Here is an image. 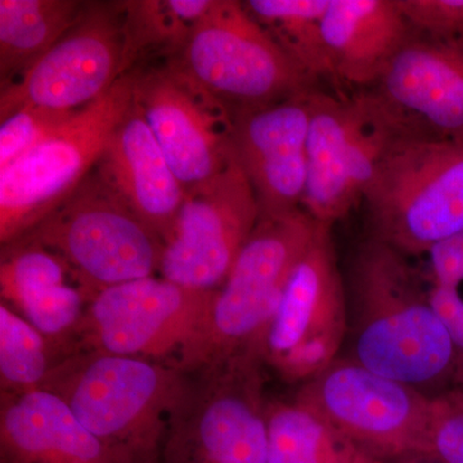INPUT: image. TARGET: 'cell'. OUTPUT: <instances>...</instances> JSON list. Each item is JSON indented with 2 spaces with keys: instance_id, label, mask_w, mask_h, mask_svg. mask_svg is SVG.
Wrapping results in <instances>:
<instances>
[{
  "instance_id": "4fadbf2b",
  "label": "cell",
  "mask_w": 463,
  "mask_h": 463,
  "mask_svg": "<svg viewBox=\"0 0 463 463\" xmlns=\"http://www.w3.org/2000/svg\"><path fill=\"white\" fill-rule=\"evenodd\" d=\"M260 218L257 194L236 157L209 181L185 190L158 273L178 285L216 291L230 276Z\"/></svg>"
},
{
  "instance_id": "e0dca14e",
  "label": "cell",
  "mask_w": 463,
  "mask_h": 463,
  "mask_svg": "<svg viewBox=\"0 0 463 463\" xmlns=\"http://www.w3.org/2000/svg\"><path fill=\"white\" fill-rule=\"evenodd\" d=\"M316 90L234 115V157L257 194L260 214L303 209L307 133Z\"/></svg>"
},
{
  "instance_id": "9a60e30c",
  "label": "cell",
  "mask_w": 463,
  "mask_h": 463,
  "mask_svg": "<svg viewBox=\"0 0 463 463\" xmlns=\"http://www.w3.org/2000/svg\"><path fill=\"white\" fill-rule=\"evenodd\" d=\"M128 72L118 5H88L54 47L2 85L0 118L26 106L78 111L108 93Z\"/></svg>"
},
{
  "instance_id": "ba28073f",
  "label": "cell",
  "mask_w": 463,
  "mask_h": 463,
  "mask_svg": "<svg viewBox=\"0 0 463 463\" xmlns=\"http://www.w3.org/2000/svg\"><path fill=\"white\" fill-rule=\"evenodd\" d=\"M175 60L233 118L321 90L236 0H214Z\"/></svg>"
},
{
  "instance_id": "8fae6325",
  "label": "cell",
  "mask_w": 463,
  "mask_h": 463,
  "mask_svg": "<svg viewBox=\"0 0 463 463\" xmlns=\"http://www.w3.org/2000/svg\"><path fill=\"white\" fill-rule=\"evenodd\" d=\"M345 279L332 225L319 223L295 265L261 345L265 367L286 383L315 379L340 356L347 336Z\"/></svg>"
},
{
  "instance_id": "ffe728a7",
  "label": "cell",
  "mask_w": 463,
  "mask_h": 463,
  "mask_svg": "<svg viewBox=\"0 0 463 463\" xmlns=\"http://www.w3.org/2000/svg\"><path fill=\"white\" fill-rule=\"evenodd\" d=\"M411 32L397 0H330L322 33L335 93L373 88Z\"/></svg>"
},
{
  "instance_id": "277c9868",
  "label": "cell",
  "mask_w": 463,
  "mask_h": 463,
  "mask_svg": "<svg viewBox=\"0 0 463 463\" xmlns=\"http://www.w3.org/2000/svg\"><path fill=\"white\" fill-rule=\"evenodd\" d=\"M215 292L154 276L103 289L88 303L67 354L97 350L194 373L205 359Z\"/></svg>"
},
{
  "instance_id": "7c38bea8",
  "label": "cell",
  "mask_w": 463,
  "mask_h": 463,
  "mask_svg": "<svg viewBox=\"0 0 463 463\" xmlns=\"http://www.w3.org/2000/svg\"><path fill=\"white\" fill-rule=\"evenodd\" d=\"M295 398L376 461L425 455L432 398L347 356L300 385Z\"/></svg>"
},
{
  "instance_id": "d6986e66",
  "label": "cell",
  "mask_w": 463,
  "mask_h": 463,
  "mask_svg": "<svg viewBox=\"0 0 463 463\" xmlns=\"http://www.w3.org/2000/svg\"><path fill=\"white\" fill-rule=\"evenodd\" d=\"M0 463H128L47 390L0 394Z\"/></svg>"
},
{
  "instance_id": "7402d4cb",
  "label": "cell",
  "mask_w": 463,
  "mask_h": 463,
  "mask_svg": "<svg viewBox=\"0 0 463 463\" xmlns=\"http://www.w3.org/2000/svg\"><path fill=\"white\" fill-rule=\"evenodd\" d=\"M268 463H374L298 398L268 402Z\"/></svg>"
},
{
  "instance_id": "f1b7e54d",
  "label": "cell",
  "mask_w": 463,
  "mask_h": 463,
  "mask_svg": "<svg viewBox=\"0 0 463 463\" xmlns=\"http://www.w3.org/2000/svg\"><path fill=\"white\" fill-rule=\"evenodd\" d=\"M423 456L438 463H463V388L432 398Z\"/></svg>"
},
{
  "instance_id": "7a4b0ae2",
  "label": "cell",
  "mask_w": 463,
  "mask_h": 463,
  "mask_svg": "<svg viewBox=\"0 0 463 463\" xmlns=\"http://www.w3.org/2000/svg\"><path fill=\"white\" fill-rule=\"evenodd\" d=\"M185 373L169 365L79 350L52 368L43 390L128 463H161Z\"/></svg>"
},
{
  "instance_id": "ac0fdd59",
  "label": "cell",
  "mask_w": 463,
  "mask_h": 463,
  "mask_svg": "<svg viewBox=\"0 0 463 463\" xmlns=\"http://www.w3.org/2000/svg\"><path fill=\"white\" fill-rule=\"evenodd\" d=\"M96 172L165 243L184 203L185 188L136 100L109 137Z\"/></svg>"
},
{
  "instance_id": "52a82bcc",
  "label": "cell",
  "mask_w": 463,
  "mask_h": 463,
  "mask_svg": "<svg viewBox=\"0 0 463 463\" xmlns=\"http://www.w3.org/2000/svg\"><path fill=\"white\" fill-rule=\"evenodd\" d=\"M134 84L136 70L0 172L2 246L29 233L96 169L109 137L132 108Z\"/></svg>"
},
{
  "instance_id": "d4e9b609",
  "label": "cell",
  "mask_w": 463,
  "mask_h": 463,
  "mask_svg": "<svg viewBox=\"0 0 463 463\" xmlns=\"http://www.w3.org/2000/svg\"><path fill=\"white\" fill-rule=\"evenodd\" d=\"M57 358L47 339L7 304H0V394L41 390Z\"/></svg>"
},
{
  "instance_id": "603a6c76",
  "label": "cell",
  "mask_w": 463,
  "mask_h": 463,
  "mask_svg": "<svg viewBox=\"0 0 463 463\" xmlns=\"http://www.w3.org/2000/svg\"><path fill=\"white\" fill-rule=\"evenodd\" d=\"M243 7L301 70L316 81L335 84L322 21L330 0H248Z\"/></svg>"
},
{
  "instance_id": "4dcf8cb0",
  "label": "cell",
  "mask_w": 463,
  "mask_h": 463,
  "mask_svg": "<svg viewBox=\"0 0 463 463\" xmlns=\"http://www.w3.org/2000/svg\"><path fill=\"white\" fill-rule=\"evenodd\" d=\"M395 463H438L430 457L426 456H411L405 457V458L398 459Z\"/></svg>"
},
{
  "instance_id": "1f68e13d",
  "label": "cell",
  "mask_w": 463,
  "mask_h": 463,
  "mask_svg": "<svg viewBox=\"0 0 463 463\" xmlns=\"http://www.w3.org/2000/svg\"><path fill=\"white\" fill-rule=\"evenodd\" d=\"M374 463H380V462H374Z\"/></svg>"
},
{
  "instance_id": "6da1fadb",
  "label": "cell",
  "mask_w": 463,
  "mask_h": 463,
  "mask_svg": "<svg viewBox=\"0 0 463 463\" xmlns=\"http://www.w3.org/2000/svg\"><path fill=\"white\" fill-rule=\"evenodd\" d=\"M345 285L347 358L430 398L456 388L455 344L410 257L365 237Z\"/></svg>"
},
{
  "instance_id": "8992f818",
  "label": "cell",
  "mask_w": 463,
  "mask_h": 463,
  "mask_svg": "<svg viewBox=\"0 0 463 463\" xmlns=\"http://www.w3.org/2000/svg\"><path fill=\"white\" fill-rule=\"evenodd\" d=\"M18 240L62 259L90 301L112 286L154 276L164 250L160 237L96 169L62 205Z\"/></svg>"
},
{
  "instance_id": "30bf717a",
  "label": "cell",
  "mask_w": 463,
  "mask_h": 463,
  "mask_svg": "<svg viewBox=\"0 0 463 463\" xmlns=\"http://www.w3.org/2000/svg\"><path fill=\"white\" fill-rule=\"evenodd\" d=\"M317 227L318 222L303 209L260 214L230 276L216 289L203 367L243 353L261 354L289 276Z\"/></svg>"
},
{
  "instance_id": "9c48e42d",
  "label": "cell",
  "mask_w": 463,
  "mask_h": 463,
  "mask_svg": "<svg viewBox=\"0 0 463 463\" xmlns=\"http://www.w3.org/2000/svg\"><path fill=\"white\" fill-rule=\"evenodd\" d=\"M403 129L370 90L313 93L303 210L334 225L364 201L386 149Z\"/></svg>"
},
{
  "instance_id": "484cf974",
  "label": "cell",
  "mask_w": 463,
  "mask_h": 463,
  "mask_svg": "<svg viewBox=\"0 0 463 463\" xmlns=\"http://www.w3.org/2000/svg\"><path fill=\"white\" fill-rule=\"evenodd\" d=\"M425 255L429 297L455 344L456 388H463V232L441 241Z\"/></svg>"
},
{
  "instance_id": "3957f363",
  "label": "cell",
  "mask_w": 463,
  "mask_h": 463,
  "mask_svg": "<svg viewBox=\"0 0 463 463\" xmlns=\"http://www.w3.org/2000/svg\"><path fill=\"white\" fill-rule=\"evenodd\" d=\"M367 237L407 257L463 232V142L401 134L364 192Z\"/></svg>"
},
{
  "instance_id": "cb8c5ba5",
  "label": "cell",
  "mask_w": 463,
  "mask_h": 463,
  "mask_svg": "<svg viewBox=\"0 0 463 463\" xmlns=\"http://www.w3.org/2000/svg\"><path fill=\"white\" fill-rule=\"evenodd\" d=\"M116 5L129 71L141 58L178 57L203 16V7L196 0H133Z\"/></svg>"
},
{
  "instance_id": "5bb4252c",
  "label": "cell",
  "mask_w": 463,
  "mask_h": 463,
  "mask_svg": "<svg viewBox=\"0 0 463 463\" xmlns=\"http://www.w3.org/2000/svg\"><path fill=\"white\" fill-rule=\"evenodd\" d=\"M134 100L185 190L209 181L234 157L233 114L175 58L136 70Z\"/></svg>"
},
{
  "instance_id": "4316f807",
  "label": "cell",
  "mask_w": 463,
  "mask_h": 463,
  "mask_svg": "<svg viewBox=\"0 0 463 463\" xmlns=\"http://www.w3.org/2000/svg\"><path fill=\"white\" fill-rule=\"evenodd\" d=\"M69 267L51 250L23 240L3 246L0 294L12 309L44 289L65 285Z\"/></svg>"
},
{
  "instance_id": "2e32d148",
  "label": "cell",
  "mask_w": 463,
  "mask_h": 463,
  "mask_svg": "<svg viewBox=\"0 0 463 463\" xmlns=\"http://www.w3.org/2000/svg\"><path fill=\"white\" fill-rule=\"evenodd\" d=\"M370 90L405 134L463 142V33L412 30Z\"/></svg>"
},
{
  "instance_id": "83f0119b",
  "label": "cell",
  "mask_w": 463,
  "mask_h": 463,
  "mask_svg": "<svg viewBox=\"0 0 463 463\" xmlns=\"http://www.w3.org/2000/svg\"><path fill=\"white\" fill-rule=\"evenodd\" d=\"M75 112L26 106L2 120L0 172L56 132Z\"/></svg>"
},
{
  "instance_id": "f546056e",
  "label": "cell",
  "mask_w": 463,
  "mask_h": 463,
  "mask_svg": "<svg viewBox=\"0 0 463 463\" xmlns=\"http://www.w3.org/2000/svg\"><path fill=\"white\" fill-rule=\"evenodd\" d=\"M413 32L431 36L463 33V0H397Z\"/></svg>"
},
{
  "instance_id": "5b68a950",
  "label": "cell",
  "mask_w": 463,
  "mask_h": 463,
  "mask_svg": "<svg viewBox=\"0 0 463 463\" xmlns=\"http://www.w3.org/2000/svg\"><path fill=\"white\" fill-rule=\"evenodd\" d=\"M265 368L249 352L185 373L161 463H268Z\"/></svg>"
},
{
  "instance_id": "44dd1931",
  "label": "cell",
  "mask_w": 463,
  "mask_h": 463,
  "mask_svg": "<svg viewBox=\"0 0 463 463\" xmlns=\"http://www.w3.org/2000/svg\"><path fill=\"white\" fill-rule=\"evenodd\" d=\"M76 0H0L2 85L23 74L83 16Z\"/></svg>"
}]
</instances>
